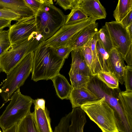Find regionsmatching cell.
Wrapping results in <instances>:
<instances>
[{
  "mask_svg": "<svg viewBox=\"0 0 132 132\" xmlns=\"http://www.w3.org/2000/svg\"><path fill=\"white\" fill-rule=\"evenodd\" d=\"M98 32L96 33L88 42L91 49L93 57V76H96L97 73L102 71L99 61L96 48V44L98 39Z\"/></svg>",
  "mask_w": 132,
  "mask_h": 132,
  "instance_id": "obj_26",
  "label": "cell"
},
{
  "mask_svg": "<svg viewBox=\"0 0 132 132\" xmlns=\"http://www.w3.org/2000/svg\"><path fill=\"white\" fill-rule=\"evenodd\" d=\"M48 0H24L27 4L35 13V15L42 5L47 2Z\"/></svg>",
  "mask_w": 132,
  "mask_h": 132,
  "instance_id": "obj_34",
  "label": "cell"
},
{
  "mask_svg": "<svg viewBox=\"0 0 132 132\" xmlns=\"http://www.w3.org/2000/svg\"><path fill=\"white\" fill-rule=\"evenodd\" d=\"M51 80L58 97L61 100H69L72 87L65 77L59 73Z\"/></svg>",
  "mask_w": 132,
  "mask_h": 132,
  "instance_id": "obj_18",
  "label": "cell"
},
{
  "mask_svg": "<svg viewBox=\"0 0 132 132\" xmlns=\"http://www.w3.org/2000/svg\"><path fill=\"white\" fill-rule=\"evenodd\" d=\"M2 71L1 70V69L0 67V73L2 72Z\"/></svg>",
  "mask_w": 132,
  "mask_h": 132,
  "instance_id": "obj_42",
  "label": "cell"
},
{
  "mask_svg": "<svg viewBox=\"0 0 132 132\" xmlns=\"http://www.w3.org/2000/svg\"><path fill=\"white\" fill-rule=\"evenodd\" d=\"M33 103L36 104L39 107L42 109H44L46 107L45 101L43 98H37L34 100Z\"/></svg>",
  "mask_w": 132,
  "mask_h": 132,
  "instance_id": "obj_39",
  "label": "cell"
},
{
  "mask_svg": "<svg viewBox=\"0 0 132 132\" xmlns=\"http://www.w3.org/2000/svg\"><path fill=\"white\" fill-rule=\"evenodd\" d=\"M10 100L0 116V127L3 131L17 124L31 112L34 100L22 94L19 88L13 94Z\"/></svg>",
  "mask_w": 132,
  "mask_h": 132,
  "instance_id": "obj_5",
  "label": "cell"
},
{
  "mask_svg": "<svg viewBox=\"0 0 132 132\" xmlns=\"http://www.w3.org/2000/svg\"><path fill=\"white\" fill-rule=\"evenodd\" d=\"M10 45L8 30H0V55Z\"/></svg>",
  "mask_w": 132,
  "mask_h": 132,
  "instance_id": "obj_30",
  "label": "cell"
},
{
  "mask_svg": "<svg viewBox=\"0 0 132 132\" xmlns=\"http://www.w3.org/2000/svg\"><path fill=\"white\" fill-rule=\"evenodd\" d=\"M97 38L98 39L109 53L113 48L109 34L105 25L98 31Z\"/></svg>",
  "mask_w": 132,
  "mask_h": 132,
  "instance_id": "obj_28",
  "label": "cell"
},
{
  "mask_svg": "<svg viewBox=\"0 0 132 132\" xmlns=\"http://www.w3.org/2000/svg\"><path fill=\"white\" fill-rule=\"evenodd\" d=\"M96 48L102 71L109 72V53L106 51L98 39L96 43Z\"/></svg>",
  "mask_w": 132,
  "mask_h": 132,
  "instance_id": "obj_24",
  "label": "cell"
},
{
  "mask_svg": "<svg viewBox=\"0 0 132 132\" xmlns=\"http://www.w3.org/2000/svg\"><path fill=\"white\" fill-rule=\"evenodd\" d=\"M117 132H119V131H117Z\"/></svg>",
  "mask_w": 132,
  "mask_h": 132,
  "instance_id": "obj_44",
  "label": "cell"
},
{
  "mask_svg": "<svg viewBox=\"0 0 132 132\" xmlns=\"http://www.w3.org/2000/svg\"><path fill=\"white\" fill-rule=\"evenodd\" d=\"M80 107L102 132L119 131L113 110L106 102L104 97L97 100L87 102Z\"/></svg>",
  "mask_w": 132,
  "mask_h": 132,
  "instance_id": "obj_4",
  "label": "cell"
},
{
  "mask_svg": "<svg viewBox=\"0 0 132 132\" xmlns=\"http://www.w3.org/2000/svg\"><path fill=\"white\" fill-rule=\"evenodd\" d=\"M132 10V0H119L113 16L116 22H120Z\"/></svg>",
  "mask_w": 132,
  "mask_h": 132,
  "instance_id": "obj_21",
  "label": "cell"
},
{
  "mask_svg": "<svg viewBox=\"0 0 132 132\" xmlns=\"http://www.w3.org/2000/svg\"><path fill=\"white\" fill-rule=\"evenodd\" d=\"M34 110L32 112L34 119L39 132H53L51 124L49 112L46 107L44 109L34 103Z\"/></svg>",
  "mask_w": 132,
  "mask_h": 132,
  "instance_id": "obj_16",
  "label": "cell"
},
{
  "mask_svg": "<svg viewBox=\"0 0 132 132\" xmlns=\"http://www.w3.org/2000/svg\"><path fill=\"white\" fill-rule=\"evenodd\" d=\"M72 46H64L54 49L55 52L59 57L66 59L68 57L70 53L72 50Z\"/></svg>",
  "mask_w": 132,
  "mask_h": 132,
  "instance_id": "obj_35",
  "label": "cell"
},
{
  "mask_svg": "<svg viewBox=\"0 0 132 132\" xmlns=\"http://www.w3.org/2000/svg\"><path fill=\"white\" fill-rule=\"evenodd\" d=\"M88 88L100 99L104 97L106 102L113 110L114 113L119 114L124 110L118 98L119 88L112 89L108 87L95 76H91Z\"/></svg>",
  "mask_w": 132,
  "mask_h": 132,
  "instance_id": "obj_8",
  "label": "cell"
},
{
  "mask_svg": "<svg viewBox=\"0 0 132 132\" xmlns=\"http://www.w3.org/2000/svg\"><path fill=\"white\" fill-rule=\"evenodd\" d=\"M69 74L72 88H87L91 76L70 70Z\"/></svg>",
  "mask_w": 132,
  "mask_h": 132,
  "instance_id": "obj_22",
  "label": "cell"
},
{
  "mask_svg": "<svg viewBox=\"0 0 132 132\" xmlns=\"http://www.w3.org/2000/svg\"><path fill=\"white\" fill-rule=\"evenodd\" d=\"M16 132H39L32 112L27 114L17 124Z\"/></svg>",
  "mask_w": 132,
  "mask_h": 132,
  "instance_id": "obj_20",
  "label": "cell"
},
{
  "mask_svg": "<svg viewBox=\"0 0 132 132\" xmlns=\"http://www.w3.org/2000/svg\"><path fill=\"white\" fill-rule=\"evenodd\" d=\"M11 45L18 44L37 32L35 23V16L21 18L11 25L8 30Z\"/></svg>",
  "mask_w": 132,
  "mask_h": 132,
  "instance_id": "obj_11",
  "label": "cell"
},
{
  "mask_svg": "<svg viewBox=\"0 0 132 132\" xmlns=\"http://www.w3.org/2000/svg\"><path fill=\"white\" fill-rule=\"evenodd\" d=\"M42 42L41 36L36 32L18 44L10 45L0 55L2 71L7 74L24 56L35 51Z\"/></svg>",
  "mask_w": 132,
  "mask_h": 132,
  "instance_id": "obj_3",
  "label": "cell"
},
{
  "mask_svg": "<svg viewBox=\"0 0 132 132\" xmlns=\"http://www.w3.org/2000/svg\"><path fill=\"white\" fill-rule=\"evenodd\" d=\"M96 76L109 88L113 89L119 88L118 79L110 72L101 71Z\"/></svg>",
  "mask_w": 132,
  "mask_h": 132,
  "instance_id": "obj_25",
  "label": "cell"
},
{
  "mask_svg": "<svg viewBox=\"0 0 132 132\" xmlns=\"http://www.w3.org/2000/svg\"><path fill=\"white\" fill-rule=\"evenodd\" d=\"M124 60L126 61L127 65L132 66V44L130 47L129 50L127 53Z\"/></svg>",
  "mask_w": 132,
  "mask_h": 132,
  "instance_id": "obj_37",
  "label": "cell"
},
{
  "mask_svg": "<svg viewBox=\"0 0 132 132\" xmlns=\"http://www.w3.org/2000/svg\"><path fill=\"white\" fill-rule=\"evenodd\" d=\"M118 98L123 110L132 119V91H121L119 94Z\"/></svg>",
  "mask_w": 132,
  "mask_h": 132,
  "instance_id": "obj_23",
  "label": "cell"
},
{
  "mask_svg": "<svg viewBox=\"0 0 132 132\" xmlns=\"http://www.w3.org/2000/svg\"><path fill=\"white\" fill-rule=\"evenodd\" d=\"M98 23L95 22L82 29L75 41L72 50L80 48L84 46L98 32Z\"/></svg>",
  "mask_w": 132,
  "mask_h": 132,
  "instance_id": "obj_19",
  "label": "cell"
},
{
  "mask_svg": "<svg viewBox=\"0 0 132 132\" xmlns=\"http://www.w3.org/2000/svg\"><path fill=\"white\" fill-rule=\"evenodd\" d=\"M124 80L126 91H132V66L126 65L124 72Z\"/></svg>",
  "mask_w": 132,
  "mask_h": 132,
  "instance_id": "obj_32",
  "label": "cell"
},
{
  "mask_svg": "<svg viewBox=\"0 0 132 132\" xmlns=\"http://www.w3.org/2000/svg\"><path fill=\"white\" fill-rule=\"evenodd\" d=\"M0 9L12 11L20 15L22 18L35 15L24 0H0Z\"/></svg>",
  "mask_w": 132,
  "mask_h": 132,
  "instance_id": "obj_14",
  "label": "cell"
},
{
  "mask_svg": "<svg viewBox=\"0 0 132 132\" xmlns=\"http://www.w3.org/2000/svg\"><path fill=\"white\" fill-rule=\"evenodd\" d=\"M109 72L113 74L122 85L124 81V72L126 66L120 53L113 48L109 53Z\"/></svg>",
  "mask_w": 132,
  "mask_h": 132,
  "instance_id": "obj_13",
  "label": "cell"
},
{
  "mask_svg": "<svg viewBox=\"0 0 132 132\" xmlns=\"http://www.w3.org/2000/svg\"><path fill=\"white\" fill-rule=\"evenodd\" d=\"M120 23L126 28L132 23V10L123 19Z\"/></svg>",
  "mask_w": 132,
  "mask_h": 132,
  "instance_id": "obj_36",
  "label": "cell"
},
{
  "mask_svg": "<svg viewBox=\"0 0 132 132\" xmlns=\"http://www.w3.org/2000/svg\"><path fill=\"white\" fill-rule=\"evenodd\" d=\"M80 48L86 63L90 70L93 76V59L90 48L87 43L84 46Z\"/></svg>",
  "mask_w": 132,
  "mask_h": 132,
  "instance_id": "obj_29",
  "label": "cell"
},
{
  "mask_svg": "<svg viewBox=\"0 0 132 132\" xmlns=\"http://www.w3.org/2000/svg\"><path fill=\"white\" fill-rule=\"evenodd\" d=\"M17 124L16 123L10 128L3 131V132H16Z\"/></svg>",
  "mask_w": 132,
  "mask_h": 132,
  "instance_id": "obj_40",
  "label": "cell"
},
{
  "mask_svg": "<svg viewBox=\"0 0 132 132\" xmlns=\"http://www.w3.org/2000/svg\"><path fill=\"white\" fill-rule=\"evenodd\" d=\"M126 29L130 38L132 39V23L126 27Z\"/></svg>",
  "mask_w": 132,
  "mask_h": 132,
  "instance_id": "obj_41",
  "label": "cell"
},
{
  "mask_svg": "<svg viewBox=\"0 0 132 132\" xmlns=\"http://www.w3.org/2000/svg\"><path fill=\"white\" fill-rule=\"evenodd\" d=\"M78 6L88 16L96 21L106 17L105 9L98 0H81Z\"/></svg>",
  "mask_w": 132,
  "mask_h": 132,
  "instance_id": "obj_12",
  "label": "cell"
},
{
  "mask_svg": "<svg viewBox=\"0 0 132 132\" xmlns=\"http://www.w3.org/2000/svg\"><path fill=\"white\" fill-rule=\"evenodd\" d=\"M11 21L10 20L0 19V30L7 27L9 28L11 25Z\"/></svg>",
  "mask_w": 132,
  "mask_h": 132,
  "instance_id": "obj_38",
  "label": "cell"
},
{
  "mask_svg": "<svg viewBox=\"0 0 132 132\" xmlns=\"http://www.w3.org/2000/svg\"><path fill=\"white\" fill-rule=\"evenodd\" d=\"M90 17L73 24L62 26L53 36L41 43L43 47H50L54 49L68 46L72 47L81 30L96 22Z\"/></svg>",
  "mask_w": 132,
  "mask_h": 132,
  "instance_id": "obj_7",
  "label": "cell"
},
{
  "mask_svg": "<svg viewBox=\"0 0 132 132\" xmlns=\"http://www.w3.org/2000/svg\"><path fill=\"white\" fill-rule=\"evenodd\" d=\"M72 62L70 70L85 75L92 76L91 72L87 66L80 48L71 51Z\"/></svg>",
  "mask_w": 132,
  "mask_h": 132,
  "instance_id": "obj_17",
  "label": "cell"
},
{
  "mask_svg": "<svg viewBox=\"0 0 132 132\" xmlns=\"http://www.w3.org/2000/svg\"><path fill=\"white\" fill-rule=\"evenodd\" d=\"M81 0H57L56 3L65 10L72 9L78 6Z\"/></svg>",
  "mask_w": 132,
  "mask_h": 132,
  "instance_id": "obj_33",
  "label": "cell"
},
{
  "mask_svg": "<svg viewBox=\"0 0 132 132\" xmlns=\"http://www.w3.org/2000/svg\"><path fill=\"white\" fill-rule=\"evenodd\" d=\"M21 18L20 15L12 11L0 9V19L17 21Z\"/></svg>",
  "mask_w": 132,
  "mask_h": 132,
  "instance_id": "obj_31",
  "label": "cell"
},
{
  "mask_svg": "<svg viewBox=\"0 0 132 132\" xmlns=\"http://www.w3.org/2000/svg\"><path fill=\"white\" fill-rule=\"evenodd\" d=\"M41 43L34 52L31 79L36 82L51 80L59 73L65 60L57 56L53 48L43 47Z\"/></svg>",
  "mask_w": 132,
  "mask_h": 132,
  "instance_id": "obj_1",
  "label": "cell"
},
{
  "mask_svg": "<svg viewBox=\"0 0 132 132\" xmlns=\"http://www.w3.org/2000/svg\"><path fill=\"white\" fill-rule=\"evenodd\" d=\"M0 132H2L1 131V130H0Z\"/></svg>",
  "mask_w": 132,
  "mask_h": 132,
  "instance_id": "obj_43",
  "label": "cell"
},
{
  "mask_svg": "<svg viewBox=\"0 0 132 132\" xmlns=\"http://www.w3.org/2000/svg\"><path fill=\"white\" fill-rule=\"evenodd\" d=\"M72 108L80 107L84 103L99 99L88 88H72L69 98Z\"/></svg>",
  "mask_w": 132,
  "mask_h": 132,
  "instance_id": "obj_15",
  "label": "cell"
},
{
  "mask_svg": "<svg viewBox=\"0 0 132 132\" xmlns=\"http://www.w3.org/2000/svg\"><path fill=\"white\" fill-rule=\"evenodd\" d=\"M67 17L53 4L52 0H48L42 5L36 14L35 23L37 32L43 41L51 38L65 25Z\"/></svg>",
  "mask_w": 132,
  "mask_h": 132,
  "instance_id": "obj_2",
  "label": "cell"
},
{
  "mask_svg": "<svg viewBox=\"0 0 132 132\" xmlns=\"http://www.w3.org/2000/svg\"><path fill=\"white\" fill-rule=\"evenodd\" d=\"M86 122V113L81 108H73L61 118L53 132H84Z\"/></svg>",
  "mask_w": 132,
  "mask_h": 132,
  "instance_id": "obj_10",
  "label": "cell"
},
{
  "mask_svg": "<svg viewBox=\"0 0 132 132\" xmlns=\"http://www.w3.org/2000/svg\"><path fill=\"white\" fill-rule=\"evenodd\" d=\"M89 17L77 6L71 9L70 13L67 15L65 25H70L84 20Z\"/></svg>",
  "mask_w": 132,
  "mask_h": 132,
  "instance_id": "obj_27",
  "label": "cell"
},
{
  "mask_svg": "<svg viewBox=\"0 0 132 132\" xmlns=\"http://www.w3.org/2000/svg\"><path fill=\"white\" fill-rule=\"evenodd\" d=\"M34 52L24 56L7 75L6 78L1 89L0 93L5 102L10 100L13 94L24 84L31 72Z\"/></svg>",
  "mask_w": 132,
  "mask_h": 132,
  "instance_id": "obj_6",
  "label": "cell"
},
{
  "mask_svg": "<svg viewBox=\"0 0 132 132\" xmlns=\"http://www.w3.org/2000/svg\"><path fill=\"white\" fill-rule=\"evenodd\" d=\"M108 31L113 48L116 50L125 59L131 45V39L126 28L116 21L106 22L105 25Z\"/></svg>",
  "mask_w": 132,
  "mask_h": 132,
  "instance_id": "obj_9",
  "label": "cell"
}]
</instances>
